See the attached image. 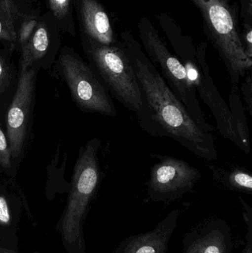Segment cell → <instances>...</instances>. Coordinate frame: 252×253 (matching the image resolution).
Returning a JSON list of instances; mask_svg holds the SVG:
<instances>
[{"label":"cell","instance_id":"cell-1","mask_svg":"<svg viewBox=\"0 0 252 253\" xmlns=\"http://www.w3.org/2000/svg\"><path fill=\"white\" fill-rule=\"evenodd\" d=\"M119 39L142 92V106L136 114L141 127L153 136L172 138L197 157L216 160L213 134L204 132L194 121L131 31L124 30Z\"/></svg>","mask_w":252,"mask_h":253},{"label":"cell","instance_id":"cell-2","mask_svg":"<svg viewBox=\"0 0 252 253\" xmlns=\"http://www.w3.org/2000/svg\"><path fill=\"white\" fill-rule=\"evenodd\" d=\"M198 9L204 33L224 62L231 86L250 71L252 59L247 55L238 26V10L231 0H189Z\"/></svg>","mask_w":252,"mask_h":253},{"label":"cell","instance_id":"cell-3","mask_svg":"<svg viewBox=\"0 0 252 253\" xmlns=\"http://www.w3.org/2000/svg\"><path fill=\"white\" fill-rule=\"evenodd\" d=\"M141 44L167 85L186 108L194 121L204 132L213 133L215 127L207 121L197 97V90L188 77L186 68L171 53L153 24L146 16L138 24Z\"/></svg>","mask_w":252,"mask_h":253},{"label":"cell","instance_id":"cell-4","mask_svg":"<svg viewBox=\"0 0 252 253\" xmlns=\"http://www.w3.org/2000/svg\"><path fill=\"white\" fill-rule=\"evenodd\" d=\"M81 42L90 67L109 94L127 109L137 114L142 106V92L120 39L113 45L86 40H81Z\"/></svg>","mask_w":252,"mask_h":253},{"label":"cell","instance_id":"cell-5","mask_svg":"<svg viewBox=\"0 0 252 253\" xmlns=\"http://www.w3.org/2000/svg\"><path fill=\"white\" fill-rule=\"evenodd\" d=\"M101 142L97 138L81 148L74 167L72 187L62 224V236L70 245L82 247V220L100 182L99 153Z\"/></svg>","mask_w":252,"mask_h":253},{"label":"cell","instance_id":"cell-6","mask_svg":"<svg viewBox=\"0 0 252 253\" xmlns=\"http://www.w3.org/2000/svg\"><path fill=\"white\" fill-rule=\"evenodd\" d=\"M58 68L71 90L72 99L86 112L115 117L116 109L106 87L90 65L71 47L59 52Z\"/></svg>","mask_w":252,"mask_h":253},{"label":"cell","instance_id":"cell-7","mask_svg":"<svg viewBox=\"0 0 252 253\" xmlns=\"http://www.w3.org/2000/svg\"><path fill=\"white\" fill-rule=\"evenodd\" d=\"M207 50V43L201 42L197 44V50L184 52L179 59L186 68L188 77L199 93L201 99L213 113L220 133L241 150L242 145L237 133L230 108L220 96L210 75Z\"/></svg>","mask_w":252,"mask_h":253},{"label":"cell","instance_id":"cell-8","mask_svg":"<svg viewBox=\"0 0 252 253\" xmlns=\"http://www.w3.org/2000/svg\"><path fill=\"white\" fill-rule=\"evenodd\" d=\"M157 160L146 183L152 202H172L191 193L202 177L200 169L176 158L151 155Z\"/></svg>","mask_w":252,"mask_h":253},{"label":"cell","instance_id":"cell-9","mask_svg":"<svg viewBox=\"0 0 252 253\" xmlns=\"http://www.w3.org/2000/svg\"><path fill=\"white\" fill-rule=\"evenodd\" d=\"M36 71L20 73L14 97L6 119L7 141L13 159L20 155L26 138L28 122L34 103Z\"/></svg>","mask_w":252,"mask_h":253},{"label":"cell","instance_id":"cell-10","mask_svg":"<svg viewBox=\"0 0 252 253\" xmlns=\"http://www.w3.org/2000/svg\"><path fill=\"white\" fill-rule=\"evenodd\" d=\"M40 6L24 0H0V42L20 47L41 16Z\"/></svg>","mask_w":252,"mask_h":253},{"label":"cell","instance_id":"cell-11","mask_svg":"<svg viewBox=\"0 0 252 253\" xmlns=\"http://www.w3.org/2000/svg\"><path fill=\"white\" fill-rule=\"evenodd\" d=\"M75 13L81 40L104 45H113L119 42V35L100 0H76Z\"/></svg>","mask_w":252,"mask_h":253},{"label":"cell","instance_id":"cell-12","mask_svg":"<svg viewBox=\"0 0 252 253\" xmlns=\"http://www.w3.org/2000/svg\"><path fill=\"white\" fill-rule=\"evenodd\" d=\"M61 32L50 13L41 14L28 40L19 47L20 73L33 68L56 51L60 45Z\"/></svg>","mask_w":252,"mask_h":253},{"label":"cell","instance_id":"cell-13","mask_svg":"<svg viewBox=\"0 0 252 253\" xmlns=\"http://www.w3.org/2000/svg\"><path fill=\"white\" fill-rule=\"evenodd\" d=\"M183 253H231L234 241L229 224L210 218L191 230L183 240Z\"/></svg>","mask_w":252,"mask_h":253},{"label":"cell","instance_id":"cell-14","mask_svg":"<svg viewBox=\"0 0 252 253\" xmlns=\"http://www.w3.org/2000/svg\"><path fill=\"white\" fill-rule=\"evenodd\" d=\"M180 213V210H174L153 230L130 236L121 242L113 253H167Z\"/></svg>","mask_w":252,"mask_h":253},{"label":"cell","instance_id":"cell-15","mask_svg":"<svg viewBox=\"0 0 252 253\" xmlns=\"http://www.w3.org/2000/svg\"><path fill=\"white\" fill-rule=\"evenodd\" d=\"M209 168L215 181L223 187L232 191L252 194V175L248 169L240 167L226 169L216 165Z\"/></svg>","mask_w":252,"mask_h":253},{"label":"cell","instance_id":"cell-16","mask_svg":"<svg viewBox=\"0 0 252 253\" xmlns=\"http://www.w3.org/2000/svg\"><path fill=\"white\" fill-rule=\"evenodd\" d=\"M76 0H46L47 13H50L62 32L76 35L75 5Z\"/></svg>","mask_w":252,"mask_h":253},{"label":"cell","instance_id":"cell-17","mask_svg":"<svg viewBox=\"0 0 252 253\" xmlns=\"http://www.w3.org/2000/svg\"><path fill=\"white\" fill-rule=\"evenodd\" d=\"M229 106L236 128L237 133L239 137L240 141L242 145L241 150L249 154L251 150L250 140V130L247 124V117L245 114V109L242 101L240 97L239 89L238 87L231 86L229 93Z\"/></svg>","mask_w":252,"mask_h":253},{"label":"cell","instance_id":"cell-18","mask_svg":"<svg viewBox=\"0 0 252 253\" xmlns=\"http://www.w3.org/2000/svg\"><path fill=\"white\" fill-rule=\"evenodd\" d=\"M240 201L244 207L243 213L244 221L247 225V233L246 235V245L242 253H252V208L242 197H239Z\"/></svg>","mask_w":252,"mask_h":253},{"label":"cell","instance_id":"cell-19","mask_svg":"<svg viewBox=\"0 0 252 253\" xmlns=\"http://www.w3.org/2000/svg\"><path fill=\"white\" fill-rule=\"evenodd\" d=\"M11 152L8 141L0 126V165L4 168H9L11 165Z\"/></svg>","mask_w":252,"mask_h":253},{"label":"cell","instance_id":"cell-20","mask_svg":"<svg viewBox=\"0 0 252 253\" xmlns=\"http://www.w3.org/2000/svg\"><path fill=\"white\" fill-rule=\"evenodd\" d=\"M7 53L4 49H0V93L5 87L7 77H9V60Z\"/></svg>","mask_w":252,"mask_h":253},{"label":"cell","instance_id":"cell-21","mask_svg":"<svg viewBox=\"0 0 252 253\" xmlns=\"http://www.w3.org/2000/svg\"><path fill=\"white\" fill-rule=\"evenodd\" d=\"M241 35L246 52L252 59V24H243Z\"/></svg>","mask_w":252,"mask_h":253},{"label":"cell","instance_id":"cell-22","mask_svg":"<svg viewBox=\"0 0 252 253\" xmlns=\"http://www.w3.org/2000/svg\"><path fill=\"white\" fill-rule=\"evenodd\" d=\"M241 90L244 96L246 103L247 105V110L250 115L252 114V80L251 74L247 76L244 83H243Z\"/></svg>","mask_w":252,"mask_h":253},{"label":"cell","instance_id":"cell-23","mask_svg":"<svg viewBox=\"0 0 252 253\" xmlns=\"http://www.w3.org/2000/svg\"><path fill=\"white\" fill-rule=\"evenodd\" d=\"M11 221L8 204L4 196H0V225H10Z\"/></svg>","mask_w":252,"mask_h":253},{"label":"cell","instance_id":"cell-24","mask_svg":"<svg viewBox=\"0 0 252 253\" xmlns=\"http://www.w3.org/2000/svg\"><path fill=\"white\" fill-rule=\"evenodd\" d=\"M243 24H252V0H240Z\"/></svg>","mask_w":252,"mask_h":253},{"label":"cell","instance_id":"cell-25","mask_svg":"<svg viewBox=\"0 0 252 253\" xmlns=\"http://www.w3.org/2000/svg\"><path fill=\"white\" fill-rule=\"evenodd\" d=\"M30 4H34V5L40 6L39 0H24Z\"/></svg>","mask_w":252,"mask_h":253},{"label":"cell","instance_id":"cell-26","mask_svg":"<svg viewBox=\"0 0 252 253\" xmlns=\"http://www.w3.org/2000/svg\"><path fill=\"white\" fill-rule=\"evenodd\" d=\"M0 253H16L13 252V251H8V250L6 249H0Z\"/></svg>","mask_w":252,"mask_h":253}]
</instances>
